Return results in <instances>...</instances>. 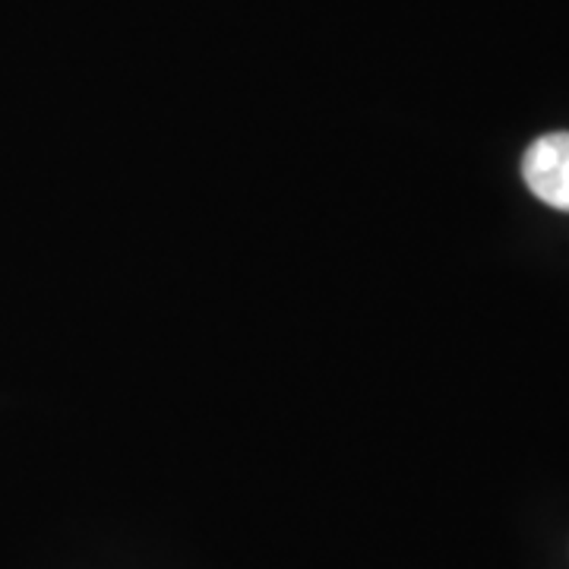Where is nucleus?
I'll list each match as a JSON object with an SVG mask.
<instances>
[{"instance_id": "nucleus-1", "label": "nucleus", "mask_w": 569, "mask_h": 569, "mask_svg": "<svg viewBox=\"0 0 569 569\" xmlns=\"http://www.w3.org/2000/svg\"><path fill=\"white\" fill-rule=\"evenodd\" d=\"M522 178L541 203L569 212V133H548L531 142Z\"/></svg>"}]
</instances>
